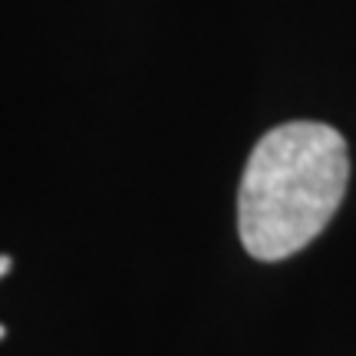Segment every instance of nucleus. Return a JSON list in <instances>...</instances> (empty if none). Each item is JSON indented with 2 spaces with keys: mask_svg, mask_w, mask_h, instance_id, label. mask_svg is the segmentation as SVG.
<instances>
[{
  "mask_svg": "<svg viewBox=\"0 0 356 356\" xmlns=\"http://www.w3.org/2000/svg\"><path fill=\"white\" fill-rule=\"evenodd\" d=\"M10 254H0V277H3V274H7V270H10Z\"/></svg>",
  "mask_w": 356,
  "mask_h": 356,
  "instance_id": "2",
  "label": "nucleus"
},
{
  "mask_svg": "<svg viewBox=\"0 0 356 356\" xmlns=\"http://www.w3.org/2000/svg\"><path fill=\"white\" fill-rule=\"evenodd\" d=\"M350 185L346 139L327 122H284L261 136L238 188V231L257 261L304 251Z\"/></svg>",
  "mask_w": 356,
  "mask_h": 356,
  "instance_id": "1",
  "label": "nucleus"
},
{
  "mask_svg": "<svg viewBox=\"0 0 356 356\" xmlns=\"http://www.w3.org/2000/svg\"><path fill=\"white\" fill-rule=\"evenodd\" d=\"M3 333H7V330H3V327H0V340H3Z\"/></svg>",
  "mask_w": 356,
  "mask_h": 356,
  "instance_id": "3",
  "label": "nucleus"
}]
</instances>
